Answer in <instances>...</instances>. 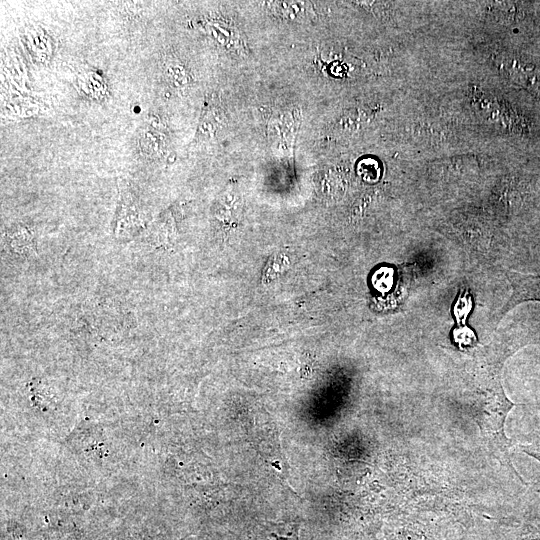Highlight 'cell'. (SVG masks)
Instances as JSON below:
<instances>
[{
    "label": "cell",
    "instance_id": "cell-5",
    "mask_svg": "<svg viewBox=\"0 0 540 540\" xmlns=\"http://www.w3.org/2000/svg\"><path fill=\"white\" fill-rule=\"evenodd\" d=\"M521 449L524 453L540 462V444L523 445L521 446Z\"/></svg>",
    "mask_w": 540,
    "mask_h": 540
},
{
    "label": "cell",
    "instance_id": "cell-2",
    "mask_svg": "<svg viewBox=\"0 0 540 540\" xmlns=\"http://www.w3.org/2000/svg\"><path fill=\"white\" fill-rule=\"evenodd\" d=\"M301 522L295 519H254L244 523L238 540H301Z\"/></svg>",
    "mask_w": 540,
    "mask_h": 540
},
{
    "label": "cell",
    "instance_id": "cell-1",
    "mask_svg": "<svg viewBox=\"0 0 540 540\" xmlns=\"http://www.w3.org/2000/svg\"><path fill=\"white\" fill-rule=\"evenodd\" d=\"M474 395L469 403V416L478 425L490 453L523 484H526L513 466L509 448L511 442L505 434V421L514 403L505 395L499 379V368L479 375Z\"/></svg>",
    "mask_w": 540,
    "mask_h": 540
},
{
    "label": "cell",
    "instance_id": "cell-3",
    "mask_svg": "<svg viewBox=\"0 0 540 540\" xmlns=\"http://www.w3.org/2000/svg\"><path fill=\"white\" fill-rule=\"evenodd\" d=\"M540 299V278L521 277L516 281V299Z\"/></svg>",
    "mask_w": 540,
    "mask_h": 540
},
{
    "label": "cell",
    "instance_id": "cell-6",
    "mask_svg": "<svg viewBox=\"0 0 540 540\" xmlns=\"http://www.w3.org/2000/svg\"><path fill=\"white\" fill-rule=\"evenodd\" d=\"M505 540H540V533H522L506 538Z\"/></svg>",
    "mask_w": 540,
    "mask_h": 540
},
{
    "label": "cell",
    "instance_id": "cell-4",
    "mask_svg": "<svg viewBox=\"0 0 540 540\" xmlns=\"http://www.w3.org/2000/svg\"><path fill=\"white\" fill-rule=\"evenodd\" d=\"M386 540H432V538L417 526H401L391 531Z\"/></svg>",
    "mask_w": 540,
    "mask_h": 540
}]
</instances>
